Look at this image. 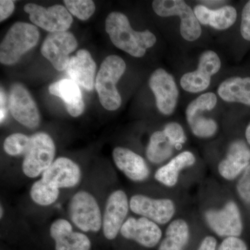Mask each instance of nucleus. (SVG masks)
Segmentation results:
<instances>
[{
	"instance_id": "20",
	"label": "nucleus",
	"mask_w": 250,
	"mask_h": 250,
	"mask_svg": "<svg viewBox=\"0 0 250 250\" xmlns=\"http://www.w3.org/2000/svg\"><path fill=\"white\" fill-rule=\"evenodd\" d=\"M250 149L243 141H233L226 157L220 161L218 172L224 179L233 180L250 165Z\"/></svg>"
},
{
	"instance_id": "26",
	"label": "nucleus",
	"mask_w": 250,
	"mask_h": 250,
	"mask_svg": "<svg viewBox=\"0 0 250 250\" xmlns=\"http://www.w3.org/2000/svg\"><path fill=\"white\" fill-rule=\"evenodd\" d=\"M190 237L189 227L182 219L174 220L168 225L166 237L158 250H184Z\"/></svg>"
},
{
	"instance_id": "9",
	"label": "nucleus",
	"mask_w": 250,
	"mask_h": 250,
	"mask_svg": "<svg viewBox=\"0 0 250 250\" xmlns=\"http://www.w3.org/2000/svg\"><path fill=\"white\" fill-rule=\"evenodd\" d=\"M75 36L69 31L49 33L41 46V52L54 68L59 71L66 70L70 54L77 49Z\"/></svg>"
},
{
	"instance_id": "21",
	"label": "nucleus",
	"mask_w": 250,
	"mask_h": 250,
	"mask_svg": "<svg viewBox=\"0 0 250 250\" xmlns=\"http://www.w3.org/2000/svg\"><path fill=\"white\" fill-rule=\"evenodd\" d=\"M112 154L116 167L130 180L143 182L149 177V167L139 154L121 147L115 148Z\"/></svg>"
},
{
	"instance_id": "32",
	"label": "nucleus",
	"mask_w": 250,
	"mask_h": 250,
	"mask_svg": "<svg viewBox=\"0 0 250 250\" xmlns=\"http://www.w3.org/2000/svg\"><path fill=\"white\" fill-rule=\"evenodd\" d=\"M236 188L242 200L247 203H250V165L243 172Z\"/></svg>"
},
{
	"instance_id": "2",
	"label": "nucleus",
	"mask_w": 250,
	"mask_h": 250,
	"mask_svg": "<svg viewBox=\"0 0 250 250\" xmlns=\"http://www.w3.org/2000/svg\"><path fill=\"white\" fill-rule=\"evenodd\" d=\"M125 70L126 63L118 56H108L102 62L95 80V87L100 103L108 111H116L121 106V96L116 84Z\"/></svg>"
},
{
	"instance_id": "36",
	"label": "nucleus",
	"mask_w": 250,
	"mask_h": 250,
	"mask_svg": "<svg viewBox=\"0 0 250 250\" xmlns=\"http://www.w3.org/2000/svg\"><path fill=\"white\" fill-rule=\"evenodd\" d=\"M217 241L213 236H206L197 250H216Z\"/></svg>"
},
{
	"instance_id": "13",
	"label": "nucleus",
	"mask_w": 250,
	"mask_h": 250,
	"mask_svg": "<svg viewBox=\"0 0 250 250\" xmlns=\"http://www.w3.org/2000/svg\"><path fill=\"white\" fill-rule=\"evenodd\" d=\"M129 207L135 214L149 219L157 225L168 223L175 213V206L170 199H153L144 195L131 197Z\"/></svg>"
},
{
	"instance_id": "25",
	"label": "nucleus",
	"mask_w": 250,
	"mask_h": 250,
	"mask_svg": "<svg viewBox=\"0 0 250 250\" xmlns=\"http://www.w3.org/2000/svg\"><path fill=\"white\" fill-rule=\"evenodd\" d=\"M218 93L224 101L250 106V77L228 79L219 85Z\"/></svg>"
},
{
	"instance_id": "23",
	"label": "nucleus",
	"mask_w": 250,
	"mask_h": 250,
	"mask_svg": "<svg viewBox=\"0 0 250 250\" xmlns=\"http://www.w3.org/2000/svg\"><path fill=\"white\" fill-rule=\"evenodd\" d=\"M193 11L200 24L209 25L218 30L228 29L236 21V10L231 6L213 10L204 5H197Z\"/></svg>"
},
{
	"instance_id": "19",
	"label": "nucleus",
	"mask_w": 250,
	"mask_h": 250,
	"mask_svg": "<svg viewBox=\"0 0 250 250\" xmlns=\"http://www.w3.org/2000/svg\"><path fill=\"white\" fill-rule=\"evenodd\" d=\"M68 76L80 86L91 91L95 85L96 63L86 49H80L70 57L66 67Z\"/></svg>"
},
{
	"instance_id": "31",
	"label": "nucleus",
	"mask_w": 250,
	"mask_h": 250,
	"mask_svg": "<svg viewBox=\"0 0 250 250\" xmlns=\"http://www.w3.org/2000/svg\"><path fill=\"white\" fill-rule=\"evenodd\" d=\"M164 132L171 144L178 150L182 149V145L187 141L183 128L179 123H170L166 125Z\"/></svg>"
},
{
	"instance_id": "12",
	"label": "nucleus",
	"mask_w": 250,
	"mask_h": 250,
	"mask_svg": "<svg viewBox=\"0 0 250 250\" xmlns=\"http://www.w3.org/2000/svg\"><path fill=\"white\" fill-rule=\"evenodd\" d=\"M221 67V61L213 51H206L200 56L198 67L195 71L188 72L182 76L180 83L189 93H200L209 86L211 77Z\"/></svg>"
},
{
	"instance_id": "30",
	"label": "nucleus",
	"mask_w": 250,
	"mask_h": 250,
	"mask_svg": "<svg viewBox=\"0 0 250 250\" xmlns=\"http://www.w3.org/2000/svg\"><path fill=\"white\" fill-rule=\"evenodd\" d=\"M64 4L70 14L81 21H86L95 11V4L91 0H65Z\"/></svg>"
},
{
	"instance_id": "4",
	"label": "nucleus",
	"mask_w": 250,
	"mask_h": 250,
	"mask_svg": "<svg viewBox=\"0 0 250 250\" xmlns=\"http://www.w3.org/2000/svg\"><path fill=\"white\" fill-rule=\"evenodd\" d=\"M69 217L74 225L84 232H98L103 228L101 210L96 199L90 192L81 190L69 203Z\"/></svg>"
},
{
	"instance_id": "3",
	"label": "nucleus",
	"mask_w": 250,
	"mask_h": 250,
	"mask_svg": "<svg viewBox=\"0 0 250 250\" xmlns=\"http://www.w3.org/2000/svg\"><path fill=\"white\" fill-rule=\"evenodd\" d=\"M40 38L35 25L18 22L10 28L0 45V62L4 65H14L28 51L34 48Z\"/></svg>"
},
{
	"instance_id": "5",
	"label": "nucleus",
	"mask_w": 250,
	"mask_h": 250,
	"mask_svg": "<svg viewBox=\"0 0 250 250\" xmlns=\"http://www.w3.org/2000/svg\"><path fill=\"white\" fill-rule=\"evenodd\" d=\"M55 154V144L48 134L39 132L33 135L23 160V172L29 178L39 177L53 164Z\"/></svg>"
},
{
	"instance_id": "35",
	"label": "nucleus",
	"mask_w": 250,
	"mask_h": 250,
	"mask_svg": "<svg viewBox=\"0 0 250 250\" xmlns=\"http://www.w3.org/2000/svg\"><path fill=\"white\" fill-rule=\"evenodd\" d=\"M15 9L14 1L1 0L0 1V21L3 22L13 14Z\"/></svg>"
},
{
	"instance_id": "15",
	"label": "nucleus",
	"mask_w": 250,
	"mask_h": 250,
	"mask_svg": "<svg viewBox=\"0 0 250 250\" xmlns=\"http://www.w3.org/2000/svg\"><path fill=\"white\" fill-rule=\"evenodd\" d=\"M149 85L155 95L159 111L170 116L175 110L179 98V90L174 77L164 69H157L151 75Z\"/></svg>"
},
{
	"instance_id": "14",
	"label": "nucleus",
	"mask_w": 250,
	"mask_h": 250,
	"mask_svg": "<svg viewBox=\"0 0 250 250\" xmlns=\"http://www.w3.org/2000/svg\"><path fill=\"white\" fill-rule=\"evenodd\" d=\"M129 209V201L123 190L112 192L106 200L103 218V233L106 239H115L121 232Z\"/></svg>"
},
{
	"instance_id": "8",
	"label": "nucleus",
	"mask_w": 250,
	"mask_h": 250,
	"mask_svg": "<svg viewBox=\"0 0 250 250\" xmlns=\"http://www.w3.org/2000/svg\"><path fill=\"white\" fill-rule=\"evenodd\" d=\"M216 104L217 97L213 93L202 94L189 104L186 115L188 123L195 136L209 138L216 133L218 125L215 121L202 116L203 112L213 109Z\"/></svg>"
},
{
	"instance_id": "10",
	"label": "nucleus",
	"mask_w": 250,
	"mask_h": 250,
	"mask_svg": "<svg viewBox=\"0 0 250 250\" xmlns=\"http://www.w3.org/2000/svg\"><path fill=\"white\" fill-rule=\"evenodd\" d=\"M10 112L15 120L29 129H35L41 123V116L35 101L27 88L16 83L9 92Z\"/></svg>"
},
{
	"instance_id": "6",
	"label": "nucleus",
	"mask_w": 250,
	"mask_h": 250,
	"mask_svg": "<svg viewBox=\"0 0 250 250\" xmlns=\"http://www.w3.org/2000/svg\"><path fill=\"white\" fill-rule=\"evenodd\" d=\"M154 12L161 17L179 16L181 35L186 41H195L200 37L202 28L194 11L182 0H155L152 2Z\"/></svg>"
},
{
	"instance_id": "33",
	"label": "nucleus",
	"mask_w": 250,
	"mask_h": 250,
	"mask_svg": "<svg viewBox=\"0 0 250 250\" xmlns=\"http://www.w3.org/2000/svg\"><path fill=\"white\" fill-rule=\"evenodd\" d=\"M218 250H248V247L238 237H228L222 242Z\"/></svg>"
},
{
	"instance_id": "22",
	"label": "nucleus",
	"mask_w": 250,
	"mask_h": 250,
	"mask_svg": "<svg viewBox=\"0 0 250 250\" xmlns=\"http://www.w3.org/2000/svg\"><path fill=\"white\" fill-rule=\"evenodd\" d=\"M49 91L62 99L70 116L77 118L84 111L85 104L80 85L74 81L68 79L57 81L49 85Z\"/></svg>"
},
{
	"instance_id": "16",
	"label": "nucleus",
	"mask_w": 250,
	"mask_h": 250,
	"mask_svg": "<svg viewBox=\"0 0 250 250\" xmlns=\"http://www.w3.org/2000/svg\"><path fill=\"white\" fill-rule=\"evenodd\" d=\"M121 233L126 239L132 240L140 246L147 248L155 247L162 237L159 225L144 217L126 219L122 227Z\"/></svg>"
},
{
	"instance_id": "29",
	"label": "nucleus",
	"mask_w": 250,
	"mask_h": 250,
	"mask_svg": "<svg viewBox=\"0 0 250 250\" xmlns=\"http://www.w3.org/2000/svg\"><path fill=\"white\" fill-rule=\"evenodd\" d=\"M31 137L21 133L10 135L4 142V149L11 156L25 155L30 147Z\"/></svg>"
},
{
	"instance_id": "39",
	"label": "nucleus",
	"mask_w": 250,
	"mask_h": 250,
	"mask_svg": "<svg viewBox=\"0 0 250 250\" xmlns=\"http://www.w3.org/2000/svg\"><path fill=\"white\" fill-rule=\"evenodd\" d=\"M1 214H0V216H1V218H2L3 214H4V209H3L2 206H1Z\"/></svg>"
},
{
	"instance_id": "27",
	"label": "nucleus",
	"mask_w": 250,
	"mask_h": 250,
	"mask_svg": "<svg viewBox=\"0 0 250 250\" xmlns=\"http://www.w3.org/2000/svg\"><path fill=\"white\" fill-rule=\"evenodd\" d=\"M174 148L164 131H155L149 139L146 149V156L148 160L152 164H161L172 155Z\"/></svg>"
},
{
	"instance_id": "18",
	"label": "nucleus",
	"mask_w": 250,
	"mask_h": 250,
	"mask_svg": "<svg viewBox=\"0 0 250 250\" xmlns=\"http://www.w3.org/2000/svg\"><path fill=\"white\" fill-rule=\"evenodd\" d=\"M51 237L55 241V250H90L91 243L84 233L74 232L71 224L58 219L50 227Z\"/></svg>"
},
{
	"instance_id": "1",
	"label": "nucleus",
	"mask_w": 250,
	"mask_h": 250,
	"mask_svg": "<svg viewBox=\"0 0 250 250\" xmlns=\"http://www.w3.org/2000/svg\"><path fill=\"white\" fill-rule=\"evenodd\" d=\"M106 31L113 45L134 57H143L146 49L155 45L156 38L149 30L136 31L129 19L120 12H112L106 18Z\"/></svg>"
},
{
	"instance_id": "38",
	"label": "nucleus",
	"mask_w": 250,
	"mask_h": 250,
	"mask_svg": "<svg viewBox=\"0 0 250 250\" xmlns=\"http://www.w3.org/2000/svg\"><path fill=\"white\" fill-rule=\"evenodd\" d=\"M246 137L247 141H248V143L250 145V123L246 129Z\"/></svg>"
},
{
	"instance_id": "11",
	"label": "nucleus",
	"mask_w": 250,
	"mask_h": 250,
	"mask_svg": "<svg viewBox=\"0 0 250 250\" xmlns=\"http://www.w3.org/2000/svg\"><path fill=\"white\" fill-rule=\"evenodd\" d=\"M205 218L210 229L218 236L238 237L243 231L241 213L234 202H228L220 210H207Z\"/></svg>"
},
{
	"instance_id": "34",
	"label": "nucleus",
	"mask_w": 250,
	"mask_h": 250,
	"mask_svg": "<svg viewBox=\"0 0 250 250\" xmlns=\"http://www.w3.org/2000/svg\"><path fill=\"white\" fill-rule=\"evenodd\" d=\"M241 33L245 40L250 41V1L246 3L242 11Z\"/></svg>"
},
{
	"instance_id": "24",
	"label": "nucleus",
	"mask_w": 250,
	"mask_h": 250,
	"mask_svg": "<svg viewBox=\"0 0 250 250\" xmlns=\"http://www.w3.org/2000/svg\"><path fill=\"white\" fill-rule=\"evenodd\" d=\"M196 159L192 152L186 151L176 156L156 171L155 179L167 187H173L178 182L179 173L186 167H191Z\"/></svg>"
},
{
	"instance_id": "37",
	"label": "nucleus",
	"mask_w": 250,
	"mask_h": 250,
	"mask_svg": "<svg viewBox=\"0 0 250 250\" xmlns=\"http://www.w3.org/2000/svg\"><path fill=\"white\" fill-rule=\"evenodd\" d=\"M1 106H0V120H1V123L4 121L5 116H6V111H5V95L4 91H3L2 88H1Z\"/></svg>"
},
{
	"instance_id": "28",
	"label": "nucleus",
	"mask_w": 250,
	"mask_h": 250,
	"mask_svg": "<svg viewBox=\"0 0 250 250\" xmlns=\"http://www.w3.org/2000/svg\"><path fill=\"white\" fill-rule=\"evenodd\" d=\"M59 189L45 183L42 179L33 184L30 190V197L36 205L47 207L52 205L58 200Z\"/></svg>"
},
{
	"instance_id": "17",
	"label": "nucleus",
	"mask_w": 250,
	"mask_h": 250,
	"mask_svg": "<svg viewBox=\"0 0 250 250\" xmlns=\"http://www.w3.org/2000/svg\"><path fill=\"white\" fill-rule=\"evenodd\" d=\"M82 172L80 166L70 159L59 157L54 160L42 174L45 183L57 188H69L80 183Z\"/></svg>"
},
{
	"instance_id": "7",
	"label": "nucleus",
	"mask_w": 250,
	"mask_h": 250,
	"mask_svg": "<svg viewBox=\"0 0 250 250\" xmlns=\"http://www.w3.org/2000/svg\"><path fill=\"white\" fill-rule=\"evenodd\" d=\"M24 10L29 14L31 22L49 33L67 31L73 22L68 10L60 4L45 8L29 3L24 6Z\"/></svg>"
}]
</instances>
